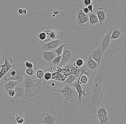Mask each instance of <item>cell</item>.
I'll list each match as a JSON object with an SVG mask.
<instances>
[{
    "label": "cell",
    "mask_w": 126,
    "mask_h": 124,
    "mask_svg": "<svg viewBox=\"0 0 126 124\" xmlns=\"http://www.w3.org/2000/svg\"><path fill=\"white\" fill-rule=\"evenodd\" d=\"M111 70V62L102 59L98 68L91 74L86 85V100L88 104L87 113L96 115L103 99Z\"/></svg>",
    "instance_id": "obj_1"
},
{
    "label": "cell",
    "mask_w": 126,
    "mask_h": 124,
    "mask_svg": "<svg viewBox=\"0 0 126 124\" xmlns=\"http://www.w3.org/2000/svg\"><path fill=\"white\" fill-rule=\"evenodd\" d=\"M42 80L35 78L34 76H30L26 74L22 83L25 93L23 99H27L37 95L41 91Z\"/></svg>",
    "instance_id": "obj_2"
},
{
    "label": "cell",
    "mask_w": 126,
    "mask_h": 124,
    "mask_svg": "<svg viewBox=\"0 0 126 124\" xmlns=\"http://www.w3.org/2000/svg\"><path fill=\"white\" fill-rule=\"evenodd\" d=\"M62 58L58 67H63L75 62L76 58V51L74 45L69 44H64Z\"/></svg>",
    "instance_id": "obj_3"
},
{
    "label": "cell",
    "mask_w": 126,
    "mask_h": 124,
    "mask_svg": "<svg viewBox=\"0 0 126 124\" xmlns=\"http://www.w3.org/2000/svg\"><path fill=\"white\" fill-rule=\"evenodd\" d=\"M43 30L46 36V43L51 41L56 40L63 41L64 37V33L62 30L55 29L50 26L43 27Z\"/></svg>",
    "instance_id": "obj_4"
},
{
    "label": "cell",
    "mask_w": 126,
    "mask_h": 124,
    "mask_svg": "<svg viewBox=\"0 0 126 124\" xmlns=\"http://www.w3.org/2000/svg\"><path fill=\"white\" fill-rule=\"evenodd\" d=\"M53 91L58 92L63 95L65 99V101L64 102V104H67L68 102H73L75 97L78 95L76 90L71 88L69 84H65L61 90L54 89Z\"/></svg>",
    "instance_id": "obj_5"
},
{
    "label": "cell",
    "mask_w": 126,
    "mask_h": 124,
    "mask_svg": "<svg viewBox=\"0 0 126 124\" xmlns=\"http://www.w3.org/2000/svg\"><path fill=\"white\" fill-rule=\"evenodd\" d=\"M12 67L15 71V75L11 80L16 81L18 83H22L24 76L26 74L25 70L27 67L25 64L21 62L14 65L13 64Z\"/></svg>",
    "instance_id": "obj_6"
},
{
    "label": "cell",
    "mask_w": 126,
    "mask_h": 124,
    "mask_svg": "<svg viewBox=\"0 0 126 124\" xmlns=\"http://www.w3.org/2000/svg\"><path fill=\"white\" fill-rule=\"evenodd\" d=\"M114 27H111L107 30L105 35L101 40L98 47L101 49L102 52L104 53L108 48L111 44V37Z\"/></svg>",
    "instance_id": "obj_7"
},
{
    "label": "cell",
    "mask_w": 126,
    "mask_h": 124,
    "mask_svg": "<svg viewBox=\"0 0 126 124\" xmlns=\"http://www.w3.org/2000/svg\"><path fill=\"white\" fill-rule=\"evenodd\" d=\"M14 89L15 92V96L11 97L10 99V101L12 103L18 101L21 98H23L25 93V89L22 83H18L16 85Z\"/></svg>",
    "instance_id": "obj_8"
},
{
    "label": "cell",
    "mask_w": 126,
    "mask_h": 124,
    "mask_svg": "<svg viewBox=\"0 0 126 124\" xmlns=\"http://www.w3.org/2000/svg\"><path fill=\"white\" fill-rule=\"evenodd\" d=\"M12 63V60L11 57L7 56L5 58L4 64L0 66V68H1L0 70V80L11 68Z\"/></svg>",
    "instance_id": "obj_9"
},
{
    "label": "cell",
    "mask_w": 126,
    "mask_h": 124,
    "mask_svg": "<svg viewBox=\"0 0 126 124\" xmlns=\"http://www.w3.org/2000/svg\"><path fill=\"white\" fill-rule=\"evenodd\" d=\"M63 41L60 40H53L47 42L42 45L43 51H54L56 49L61 45Z\"/></svg>",
    "instance_id": "obj_10"
},
{
    "label": "cell",
    "mask_w": 126,
    "mask_h": 124,
    "mask_svg": "<svg viewBox=\"0 0 126 124\" xmlns=\"http://www.w3.org/2000/svg\"><path fill=\"white\" fill-rule=\"evenodd\" d=\"M72 85L75 88L77 92V93L78 95V102L79 104H81V100L82 96H83L86 97V94L85 92L86 91V85L84 88L83 90L81 85L79 83L78 81H76L75 82H74Z\"/></svg>",
    "instance_id": "obj_11"
},
{
    "label": "cell",
    "mask_w": 126,
    "mask_h": 124,
    "mask_svg": "<svg viewBox=\"0 0 126 124\" xmlns=\"http://www.w3.org/2000/svg\"><path fill=\"white\" fill-rule=\"evenodd\" d=\"M57 55L54 52V51H43L42 53V58L43 62L45 63H51Z\"/></svg>",
    "instance_id": "obj_12"
},
{
    "label": "cell",
    "mask_w": 126,
    "mask_h": 124,
    "mask_svg": "<svg viewBox=\"0 0 126 124\" xmlns=\"http://www.w3.org/2000/svg\"><path fill=\"white\" fill-rule=\"evenodd\" d=\"M90 55L92 58L97 63L99 66L103 58V53L101 48L98 47L91 53Z\"/></svg>",
    "instance_id": "obj_13"
},
{
    "label": "cell",
    "mask_w": 126,
    "mask_h": 124,
    "mask_svg": "<svg viewBox=\"0 0 126 124\" xmlns=\"http://www.w3.org/2000/svg\"><path fill=\"white\" fill-rule=\"evenodd\" d=\"M85 66L91 73L95 71L99 66L97 63L92 58L91 55L86 58Z\"/></svg>",
    "instance_id": "obj_14"
},
{
    "label": "cell",
    "mask_w": 126,
    "mask_h": 124,
    "mask_svg": "<svg viewBox=\"0 0 126 124\" xmlns=\"http://www.w3.org/2000/svg\"><path fill=\"white\" fill-rule=\"evenodd\" d=\"M72 63H73L68 64L65 66L63 67V68L68 69L72 74H74L75 76H76L77 78H78L81 72L82 71V70L84 69V67L83 66L82 67H79V68H76L73 66Z\"/></svg>",
    "instance_id": "obj_15"
},
{
    "label": "cell",
    "mask_w": 126,
    "mask_h": 124,
    "mask_svg": "<svg viewBox=\"0 0 126 124\" xmlns=\"http://www.w3.org/2000/svg\"><path fill=\"white\" fill-rule=\"evenodd\" d=\"M56 121V116L51 115L47 112L43 114L42 123L45 124H55Z\"/></svg>",
    "instance_id": "obj_16"
},
{
    "label": "cell",
    "mask_w": 126,
    "mask_h": 124,
    "mask_svg": "<svg viewBox=\"0 0 126 124\" xmlns=\"http://www.w3.org/2000/svg\"><path fill=\"white\" fill-rule=\"evenodd\" d=\"M96 14L98 18L99 23L101 24H104L106 20V11L102 8H98L96 9Z\"/></svg>",
    "instance_id": "obj_17"
},
{
    "label": "cell",
    "mask_w": 126,
    "mask_h": 124,
    "mask_svg": "<svg viewBox=\"0 0 126 124\" xmlns=\"http://www.w3.org/2000/svg\"><path fill=\"white\" fill-rule=\"evenodd\" d=\"M90 76V75L89 73L86 72L84 68L81 72L77 81L80 84L86 85L89 81Z\"/></svg>",
    "instance_id": "obj_18"
},
{
    "label": "cell",
    "mask_w": 126,
    "mask_h": 124,
    "mask_svg": "<svg viewBox=\"0 0 126 124\" xmlns=\"http://www.w3.org/2000/svg\"><path fill=\"white\" fill-rule=\"evenodd\" d=\"M123 32V28L122 27H118L116 26L114 27L111 35V40H117L122 35Z\"/></svg>",
    "instance_id": "obj_19"
},
{
    "label": "cell",
    "mask_w": 126,
    "mask_h": 124,
    "mask_svg": "<svg viewBox=\"0 0 126 124\" xmlns=\"http://www.w3.org/2000/svg\"><path fill=\"white\" fill-rule=\"evenodd\" d=\"M4 81L3 87L5 91L7 93L9 90L14 89L16 85L18 83V82L16 81L11 80H4Z\"/></svg>",
    "instance_id": "obj_20"
},
{
    "label": "cell",
    "mask_w": 126,
    "mask_h": 124,
    "mask_svg": "<svg viewBox=\"0 0 126 124\" xmlns=\"http://www.w3.org/2000/svg\"><path fill=\"white\" fill-rule=\"evenodd\" d=\"M89 23L91 26H93L99 23V21L96 13L94 12L89 13Z\"/></svg>",
    "instance_id": "obj_21"
},
{
    "label": "cell",
    "mask_w": 126,
    "mask_h": 124,
    "mask_svg": "<svg viewBox=\"0 0 126 124\" xmlns=\"http://www.w3.org/2000/svg\"><path fill=\"white\" fill-rule=\"evenodd\" d=\"M76 78H77L76 76H75L74 74H71L66 78V79L64 80V81H63V83L65 84L72 85Z\"/></svg>",
    "instance_id": "obj_22"
},
{
    "label": "cell",
    "mask_w": 126,
    "mask_h": 124,
    "mask_svg": "<svg viewBox=\"0 0 126 124\" xmlns=\"http://www.w3.org/2000/svg\"><path fill=\"white\" fill-rule=\"evenodd\" d=\"M96 115L100 116H106L108 115V112L106 108L104 107H99L96 111Z\"/></svg>",
    "instance_id": "obj_23"
},
{
    "label": "cell",
    "mask_w": 126,
    "mask_h": 124,
    "mask_svg": "<svg viewBox=\"0 0 126 124\" xmlns=\"http://www.w3.org/2000/svg\"><path fill=\"white\" fill-rule=\"evenodd\" d=\"M89 22V16L88 15L86 14L85 17L79 20L77 22V23L80 27H83L86 26V23L88 24Z\"/></svg>",
    "instance_id": "obj_24"
},
{
    "label": "cell",
    "mask_w": 126,
    "mask_h": 124,
    "mask_svg": "<svg viewBox=\"0 0 126 124\" xmlns=\"http://www.w3.org/2000/svg\"><path fill=\"white\" fill-rule=\"evenodd\" d=\"M75 16L77 18V22L81 19L82 18L86 15L83 11L82 9H78L76 11L75 13Z\"/></svg>",
    "instance_id": "obj_25"
},
{
    "label": "cell",
    "mask_w": 126,
    "mask_h": 124,
    "mask_svg": "<svg viewBox=\"0 0 126 124\" xmlns=\"http://www.w3.org/2000/svg\"><path fill=\"white\" fill-rule=\"evenodd\" d=\"M96 117L99 120L100 124H108L109 122V117L108 116H100L96 115Z\"/></svg>",
    "instance_id": "obj_26"
},
{
    "label": "cell",
    "mask_w": 126,
    "mask_h": 124,
    "mask_svg": "<svg viewBox=\"0 0 126 124\" xmlns=\"http://www.w3.org/2000/svg\"><path fill=\"white\" fill-rule=\"evenodd\" d=\"M64 44H61L54 51V52L57 55H61L63 53V48Z\"/></svg>",
    "instance_id": "obj_27"
},
{
    "label": "cell",
    "mask_w": 126,
    "mask_h": 124,
    "mask_svg": "<svg viewBox=\"0 0 126 124\" xmlns=\"http://www.w3.org/2000/svg\"><path fill=\"white\" fill-rule=\"evenodd\" d=\"M44 75V73L42 69H39L37 70L35 73L36 77L37 79H39V80H42Z\"/></svg>",
    "instance_id": "obj_28"
},
{
    "label": "cell",
    "mask_w": 126,
    "mask_h": 124,
    "mask_svg": "<svg viewBox=\"0 0 126 124\" xmlns=\"http://www.w3.org/2000/svg\"><path fill=\"white\" fill-rule=\"evenodd\" d=\"M61 58H62L61 55H57L52 60L51 63H52L53 65L58 66L60 63Z\"/></svg>",
    "instance_id": "obj_29"
},
{
    "label": "cell",
    "mask_w": 126,
    "mask_h": 124,
    "mask_svg": "<svg viewBox=\"0 0 126 124\" xmlns=\"http://www.w3.org/2000/svg\"><path fill=\"white\" fill-rule=\"evenodd\" d=\"M26 74L30 76H34V70L32 68H26L25 70Z\"/></svg>",
    "instance_id": "obj_30"
},
{
    "label": "cell",
    "mask_w": 126,
    "mask_h": 124,
    "mask_svg": "<svg viewBox=\"0 0 126 124\" xmlns=\"http://www.w3.org/2000/svg\"><path fill=\"white\" fill-rule=\"evenodd\" d=\"M75 62L78 67H81L84 65V60L81 59H79Z\"/></svg>",
    "instance_id": "obj_31"
},
{
    "label": "cell",
    "mask_w": 126,
    "mask_h": 124,
    "mask_svg": "<svg viewBox=\"0 0 126 124\" xmlns=\"http://www.w3.org/2000/svg\"><path fill=\"white\" fill-rule=\"evenodd\" d=\"M44 79L46 81H48L51 80L52 78V73L49 72H47L44 74L43 76Z\"/></svg>",
    "instance_id": "obj_32"
},
{
    "label": "cell",
    "mask_w": 126,
    "mask_h": 124,
    "mask_svg": "<svg viewBox=\"0 0 126 124\" xmlns=\"http://www.w3.org/2000/svg\"><path fill=\"white\" fill-rule=\"evenodd\" d=\"M7 94L9 95L10 97H13L15 96V90L14 89H11L9 90L8 91Z\"/></svg>",
    "instance_id": "obj_33"
},
{
    "label": "cell",
    "mask_w": 126,
    "mask_h": 124,
    "mask_svg": "<svg viewBox=\"0 0 126 124\" xmlns=\"http://www.w3.org/2000/svg\"><path fill=\"white\" fill-rule=\"evenodd\" d=\"M24 64H25L26 67L27 68H33V64L31 62H30L28 61H26Z\"/></svg>",
    "instance_id": "obj_34"
},
{
    "label": "cell",
    "mask_w": 126,
    "mask_h": 124,
    "mask_svg": "<svg viewBox=\"0 0 126 124\" xmlns=\"http://www.w3.org/2000/svg\"><path fill=\"white\" fill-rule=\"evenodd\" d=\"M58 76H59V75H58V74H57V72L52 73L51 80H56V79H57V77H58Z\"/></svg>",
    "instance_id": "obj_35"
},
{
    "label": "cell",
    "mask_w": 126,
    "mask_h": 124,
    "mask_svg": "<svg viewBox=\"0 0 126 124\" xmlns=\"http://www.w3.org/2000/svg\"><path fill=\"white\" fill-rule=\"evenodd\" d=\"M71 74V73L70 72V70H69L68 69H66L63 72L64 75L66 77L68 76Z\"/></svg>",
    "instance_id": "obj_36"
},
{
    "label": "cell",
    "mask_w": 126,
    "mask_h": 124,
    "mask_svg": "<svg viewBox=\"0 0 126 124\" xmlns=\"http://www.w3.org/2000/svg\"><path fill=\"white\" fill-rule=\"evenodd\" d=\"M87 8L88 10L90 12L92 13L93 12V3L89 5H88Z\"/></svg>",
    "instance_id": "obj_37"
},
{
    "label": "cell",
    "mask_w": 126,
    "mask_h": 124,
    "mask_svg": "<svg viewBox=\"0 0 126 124\" xmlns=\"http://www.w3.org/2000/svg\"><path fill=\"white\" fill-rule=\"evenodd\" d=\"M66 78H63V77H61V76H58L57 79H56V81H58L62 82H63L64 80H65Z\"/></svg>",
    "instance_id": "obj_38"
},
{
    "label": "cell",
    "mask_w": 126,
    "mask_h": 124,
    "mask_svg": "<svg viewBox=\"0 0 126 124\" xmlns=\"http://www.w3.org/2000/svg\"><path fill=\"white\" fill-rule=\"evenodd\" d=\"M83 3L86 5L88 6L92 3V0H84Z\"/></svg>",
    "instance_id": "obj_39"
},
{
    "label": "cell",
    "mask_w": 126,
    "mask_h": 124,
    "mask_svg": "<svg viewBox=\"0 0 126 124\" xmlns=\"http://www.w3.org/2000/svg\"><path fill=\"white\" fill-rule=\"evenodd\" d=\"M25 122V121L22 117H20L19 118V120H18V121L17 122V124H23Z\"/></svg>",
    "instance_id": "obj_40"
},
{
    "label": "cell",
    "mask_w": 126,
    "mask_h": 124,
    "mask_svg": "<svg viewBox=\"0 0 126 124\" xmlns=\"http://www.w3.org/2000/svg\"><path fill=\"white\" fill-rule=\"evenodd\" d=\"M83 12L86 14H88L90 12L88 10L87 8L85 7L83 8L82 9Z\"/></svg>",
    "instance_id": "obj_41"
},
{
    "label": "cell",
    "mask_w": 126,
    "mask_h": 124,
    "mask_svg": "<svg viewBox=\"0 0 126 124\" xmlns=\"http://www.w3.org/2000/svg\"><path fill=\"white\" fill-rule=\"evenodd\" d=\"M23 9L22 8H19L18 9V14H23Z\"/></svg>",
    "instance_id": "obj_42"
},
{
    "label": "cell",
    "mask_w": 126,
    "mask_h": 124,
    "mask_svg": "<svg viewBox=\"0 0 126 124\" xmlns=\"http://www.w3.org/2000/svg\"><path fill=\"white\" fill-rule=\"evenodd\" d=\"M60 12L59 11H57L56 9H55V10L53 11V14H55L56 15L59 14H60Z\"/></svg>",
    "instance_id": "obj_43"
},
{
    "label": "cell",
    "mask_w": 126,
    "mask_h": 124,
    "mask_svg": "<svg viewBox=\"0 0 126 124\" xmlns=\"http://www.w3.org/2000/svg\"><path fill=\"white\" fill-rule=\"evenodd\" d=\"M27 10L26 9H23V14H27Z\"/></svg>",
    "instance_id": "obj_44"
},
{
    "label": "cell",
    "mask_w": 126,
    "mask_h": 124,
    "mask_svg": "<svg viewBox=\"0 0 126 124\" xmlns=\"http://www.w3.org/2000/svg\"><path fill=\"white\" fill-rule=\"evenodd\" d=\"M51 85H52V86H53V87H54V86H55V83H52V84H51Z\"/></svg>",
    "instance_id": "obj_45"
},
{
    "label": "cell",
    "mask_w": 126,
    "mask_h": 124,
    "mask_svg": "<svg viewBox=\"0 0 126 124\" xmlns=\"http://www.w3.org/2000/svg\"><path fill=\"white\" fill-rule=\"evenodd\" d=\"M56 15H55V14H52V17H55L56 16Z\"/></svg>",
    "instance_id": "obj_46"
},
{
    "label": "cell",
    "mask_w": 126,
    "mask_h": 124,
    "mask_svg": "<svg viewBox=\"0 0 126 124\" xmlns=\"http://www.w3.org/2000/svg\"></svg>",
    "instance_id": "obj_47"
}]
</instances>
